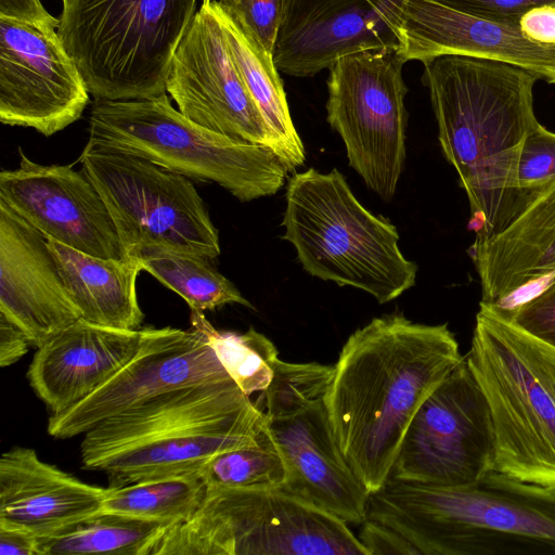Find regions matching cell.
<instances>
[{
  "label": "cell",
  "instance_id": "14",
  "mask_svg": "<svg viewBox=\"0 0 555 555\" xmlns=\"http://www.w3.org/2000/svg\"><path fill=\"white\" fill-rule=\"evenodd\" d=\"M89 90L56 27L0 16V120L50 137L78 120Z\"/></svg>",
  "mask_w": 555,
  "mask_h": 555
},
{
  "label": "cell",
  "instance_id": "7",
  "mask_svg": "<svg viewBox=\"0 0 555 555\" xmlns=\"http://www.w3.org/2000/svg\"><path fill=\"white\" fill-rule=\"evenodd\" d=\"M88 144L143 157L189 179L215 182L241 202L275 194L287 170L268 146L208 130L171 105L168 93L95 100Z\"/></svg>",
  "mask_w": 555,
  "mask_h": 555
},
{
  "label": "cell",
  "instance_id": "41",
  "mask_svg": "<svg viewBox=\"0 0 555 555\" xmlns=\"http://www.w3.org/2000/svg\"><path fill=\"white\" fill-rule=\"evenodd\" d=\"M212 0H202V3H207V2H210Z\"/></svg>",
  "mask_w": 555,
  "mask_h": 555
},
{
  "label": "cell",
  "instance_id": "30",
  "mask_svg": "<svg viewBox=\"0 0 555 555\" xmlns=\"http://www.w3.org/2000/svg\"><path fill=\"white\" fill-rule=\"evenodd\" d=\"M199 476L207 486L282 488L287 478L286 465L269 418L255 444L214 456Z\"/></svg>",
  "mask_w": 555,
  "mask_h": 555
},
{
  "label": "cell",
  "instance_id": "22",
  "mask_svg": "<svg viewBox=\"0 0 555 555\" xmlns=\"http://www.w3.org/2000/svg\"><path fill=\"white\" fill-rule=\"evenodd\" d=\"M106 492L29 448L14 447L0 457V525L47 535L101 513Z\"/></svg>",
  "mask_w": 555,
  "mask_h": 555
},
{
  "label": "cell",
  "instance_id": "23",
  "mask_svg": "<svg viewBox=\"0 0 555 555\" xmlns=\"http://www.w3.org/2000/svg\"><path fill=\"white\" fill-rule=\"evenodd\" d=\"M470 256L481 301L506 308L509 298L555 276V184L501 232L476 237Z\"/></svg>",
  "mask_w": 555,
  "mask_h": 555
},
{
  "label": "cell",
  "instance_id": "28",
  "mask_svg": "<svg viewBox=\"0 0 555 555\" xmlns=\"http://www.w3.org/2000/svg\"><path fill=\"white\" fill-rule=\"evenodd\" d=\"M206 485L199 475L150 479L107 488L102 511L166 526L190 519L198 508Z\"/></svg>",
  "mask_w": 555,
  "mask_h": 555
},
{
  "label": "cell",
  "instance_id": "9",
  "mask_svg": "<svg viewBox=\"0 0 555 555\" xmlns=\"http://www.w3.org/2000/svg\"><path fill=\"white\" fill-rule=\"evenodd\" d=\"M348 525L281 488L206 485L150 555H369Z\"/></svg>",
  "mask_w": 555,
  "mask_h": 555
},
{
  "label": "cell",
  "instance_id": "35",
  "mask_svg": "<svg viewBox=\"0 0 555 555\" xmlns=\"http://www.w3.org/2000/svg\"><path fill=\"white\" fill-rule=\"evenodd\" d=\"M453 10L503 23L519 25L528 11L544 7H555V0H434Z\"/></svg>",
  "mask_w": 555,
  "mask_h": 555
},
{
  "label": "cell",
  "instance_id": "24",
  "mask_svg": "<svg viewBox=\"0 0 555 555\" xmlns=\"http://www.w3.org/2000/svg\"><path fill=\"white\" fill-rule=\"evenodd\" d=\"M69 297L81 319L115 328L139 330L144 314L137 295L138 258L95 257L48 240Z\"/></svg>",
  "mask_w": 555,
  "mask_h": 555
},
{
  "label": "cell",
  "instance_id": "13",
  "mask_svg": "<svg viewBox=\"0 0 555 555\" xmlns=\"http://www.w3.org/2000/svg\"><path fill=\"white\" fill-rule=\"evenodd\" d=\"M143 332L138 351L116 374L78 403L51 414L50 436L85 435L104 420L164 393L232 379L199 328Z\"/></svg>",
  "mask_w": 555,
  "mask_h": 555
},
{
  "label": "cell",
  "instance_id": "32",
  "mask_svg": "<svg viewBox=\"0 0 555 555\" xmlns=\"http://www.w3.org/2000/svg\"><path fill=\"white\" fill-rule=\"evenodd\" d=\"M516 180L524 210L555 184V132L540 122L524 140Z\"/></svg>",
  "mask_w": 555,
  "mask_h": 555
},
{
  "label": "cell",
  "instance_id": "40",
  "mask_svg": "<svg viewBox=\"0 0 555 555\" xmlns=\"http://www.w3.org/2000/svg\"><path fill=\"white\" fill-rule=\"evenodd\" d=\"M0 555H40L37 535L20 528L0 525Z\"/></svg>",
  "mask_w": 555,
  "mask_h": 555
},
{
  "label": "cell",
  "instance_id": "6",
  "mask_svg": "<svg viewBox=\"0 0 555 555\" xmlns=\"http://www.w3.org/2000/svg\"><path fill=\"white\" fill-rule=\"evenodd\" d=\"M282 236L304 270L389 302L414 286L417 267L401 253L396 227L372 214L333 169L294 173L286 188Z\"/></svg>",
  "mask_w": 555,
  "mask_h": 555
},
{
  "label": "cell",
  "instance_id": "1",
  "mask_svg": "<svg viewBox=\"0 0 555 555\" xmlns=\"http://www.w3.org/2000/svg\"><path fill=\"white\" fill-rule=\"evenodd\" d=\"M463 359L448 324L401 313L374 318L348 337L324 402L334 439L369 494L389 479L416 412Z\"/></svg>",
  "mask_w": 555,
  "mask_h": 555
},
{
  "label": "cell",
  "instance_id": "4",
  "mask_svg": "<svg viewBox=\"0 0 555 555\" xmlns=\"http://www.w3.org/2000/svg\"><path fill=\"white\" fill-rule=\"evenodd\" d=\"M366 519L423 555H555V491L495 470L463 487L389 478Z\"/></svg>",
  "mask_w": 555,
  "mask_h": 555
},
{
  "label": "cell",
  "instance_id": "3",
  "mask_svg": "<svg viewBox=\"0 0 555 555\" xmlns=\"http://www.w3.org/2000/svg\"><path fill=\"white\" fill-rule=\"evenodd\" d=\"M267 414L232 379L181 388L111 416L80 444L112 488L199 475L214 456L258 441Z\"/></svg>",
  "mask_w": 555,
  "mask_h": 555
},
{
  "label": "cell",
  "instance_id": "20",
  "mask_svg": "<svg viewBox=\"0 0 555 555\" xmlns=\"http://www.w3.org/2000/svg\"><path fill=\"white\" fill-rule=\"evenodd\" d=\"M269 425L286 465L281 489L347 524L362 525L369 493L334 439L325 402L292 417L269 418Z\"/></svg>",
  "mask_w": 555,
  "mask_h": 555
},
{
  "label": "cell",
  "instance_id": "26",
  "mask_svg": "<svg viewBox=\"0 0 555 555\" xmlns=\"http://www.w3.org/2000/svg\"><path fill=\"white\" fill-rule=\"evenodd\" d=\"M169 526L112 513H99L60 531L37 535L40 555H150Z\"/></svg>",
  "mask_w": 555,
  "mask_h": 555
},
{
  "label": "cell",
  "instance_id": "12",
  "mask_svg": "<svg viewBox=\"0 0 555 555\" xmlns=\"http://www.w3.org/2000/svg\"><path fill=\"white\" fill-rule=\"evenodd\" d=\"M494 456L490 406L464 356L416 412L389 478L468 486L493 470Z\"/></svg>",
  "mask_w": 555,
  "mask_h": 555
},
{
  "label": "cell",
  "instance_id": "39",
  "mask_svg": "<svg viewBox=\"0 0 555 555\" xmlns=\"http://www.w3.org/2000/svg\"><path fill=\"white\" fill-rule=\"evenodd\" d=\"M29 346L25 333L0 313V366L17 362L27 353Z\"/></svg>",
  "mask_w": 555,
  "mask_h": 555
},
{
  "label": "cell",
  "instance_id": "15",
  "mask_svg": "<svg viewBox=\"0 0 555 555\" xmlns=\"http://www.w3.org/2000/svg\"><path fill=\"white\" fill-rule=\"evenodd\" d=\"M166 92L193 122L270 149L268 129L233 61L215 0L201 3L193 16L171 60Z\"/></svg>",
  "mask_w": 555,
  "mask_h": 555
},
{
  "label": "cell",
  "instance_id": "5",
  "mask_svg": "<svg viewBox=\"0 0 555 555\" xmlns=\"http://www.w3.org/2000/svg\"><path fill=\"white\" fill-rule=\"evenodd\" d=\"M465 358L490 406L493 470L555 491V348L480 301Z\"/></svg>",
  "mask_w": 555,
  "mask_h": 555
},
{
  "label": "cell",
  "instance_id": "31",
  "mask_svg": "<svg viewBox=\"0 0 555 555\" xmlns=\"http://www.w3.org/2000/svg\"><path fill=\"white\" fill-rule=\"evenodd\" d=\"M334 376V365L291 363L278 359L272 378L262 391L270 420L292 417L324 401Z\"/></svg>",
  "mask_w": 555,
  "mask_h": 555
},
{
  "label": "cell",
  "instance_id": "16",
  "mask_svg": "<svg viewBox=\"0 0 555 555\" xmlns=\"http://www.w3.org/2000/svg\"><path fill=\"white\" fill-rule=\"evenodd\" d=\"M18 151V167L0 172L1 202L47 240L95 257L131 258L104 199L81 170L40 165Z\"/></svg>",
  "mask_w": 555,
  "mask_h": 555
},
{
  "label": "cell",
  "instance_id": "8",
  "mask_svg": "<svg viewBox=\"0 0 555 555\" xmlns=\"http://www.w3.org/2000/svg\"><path fill=\"white\" fill-rule=\"evenodd\" d=\"M57 34L90 94L159 96L197 0H62Z\"/></svg>",
  "mask_w": 555,
  "mask_h": 555
},
{
  "label": "cell",
  "instance_id": "17",
  "mask_svg": "<svg viewBox=\"0 0 555 555\" xmlns=\"http://www.w3.org/2000/svg\"><path fill=\"white\" fill-rule=\"evenodd\" d=\"M404 0H289L272 57L295 77H311L340 57L367 49L399 48Z\"/></svg>",
  "mask_w": 555,
  "mask_h": 555
},
{
  "label": "cell",
  "instance_id": "38",
  "mask_svg": "<svg viewBox=\"0 0 555 555\" xmlns=\"http://www.w3.org/2000/svg\"><path fill=\"white\" fill-rule=\"evenodd\" d=\"M0 16L57 28L59 18L51 15L40 0H0Z\"/></svg>",
  "mask_w": 555,
  "mask_h": 555
},
{
  "label": "cell",
  "instance_id": "34",
  "mask_svg": "<svg viewBox=\"0 0 555 555\" xmlns=\"http://www.w3.org/2000/svg\"><path fill=\"white\" fill-rule=\"evenodd\" d=\"M496 307L525 333L555 348V276L542 291L509 309Z\"/></svg>",
  "mask_w": 555,
  "mask_h": 555
},
{
  "label": "cell",
  "instance_id": "2",
  "mask_svg": "<svg viewBox=\"0 0 555 555\" xmlns=\"http://www.w3.org/2000/svg\"><path fill=\"white\" fill-rule=\"evenodd\" d=\"M442 153L456 170L476 237L504 230L524 210L517 163L524 140L539 121L538 78L517 66L446 54L422 62Z\"/></svg>",
  "mask_w": 555,
  "mask_h": 555
},
{
  "label": "cell",
  "instance_id": "19",
  "mask_svg": "<svg viewBox=\"0 0 555 555\" xmlns=\"http://www.w3.org/2000/svg\"><path fill=\"white\" fill-rule=\"evenodd\" d=\"M0 313L35 348L81 319L48 240L1 201Z\"/></svg>",
  "mask_w": 555,
  "mask_h": 555
},
{
  "label": "cell",
  "instance_id": "10",
  "mask_svg": "<svg viewBox=\"0 0 555 555\" xmlns=\"http://www.w3.org/2000/svg\"><path fill=\"white\" fill-rule=\"evenodd\" d=\"M79 162L115 222L128 255L159 246L214 259L219 235L191 179L143 157L87 143Z\"/></svg>",
  "mask_w": 555,
  "mask_h": 555
},
{
  "label": "cell",
  "instance_id": "27",
  "mask_svg": "<svg viewBox=\"0 0 555 555\" xmlns=\"http://www.w3.org/2000/svg\"><path fill=\"white\" fill-rule=\"evenodd\" d=\"M130 257L138 258L144 271L181 296L191 311L214 310L228 304L254 309L233 283L204 256L144 246L134 249Z\"/></svg>",
  "mask_w": 555,
  "mask_h": 555
},
{
  "label": "cell",
  "instance_id": "25",
  "mask_svg": "<svg viewBox=\"0 0 555 555\" xmlns=\"http://www.w3.org/2000/svg\"><path fill=\"white\" fill-rule=\"evenodd\" d=\"M215 7L233 61L268 129L270 149L286 170L293 171L304 164L305 149L293 124L272 54L249 37L217 0Z\"/></svg>",
  "mask_w": 555,
  "mask_h": 555
},
{
  "label": "cell",
  "instance_id": "18",
  "mask_svg": "<svg viewBox=\"0 0 555 555\" xmlns=\"http://www.w3.org/2000/svg\"><path fill=\"white\" fill-rule=\"evenodd\" d=\"M406 61L454 54L507 63L555 85V43L526 37L519 25L473 16L434 0H404L398 23Z\"/></svg>",
  "mask_w": 555,
  "mask_h": 555
},
{
  "label": "cell",
  "instance_id": "36",
  "mask_svg": "<svg viewBox=\"0 0 555 555\" xmlns=\"http://www.w3.org/2000/svg\"><path fill=\"white\" fill-rule=\"evenodd\" d=\"M358 538L369 555L420 554L399 532L374 520L366 519L362 524Z\"/></svg>",
  "mask_w": 555,
  "mask_h": 555
},
{
  "label": "cell",
  "instance_id": "37",
  "mask_svg": "<svg viewBox=\"0 0 555 555\" xmlns=\"http://www.w3.org/2000/svg\"><path fill=\"white\" fill-rule=\"evenodd\" d=\"M519 28L533 41L555 43V7L544 5L528 11L521 16Z\"/></svg>",
  "mask_w": 555,
  "mask_h": 555
},
{
  "label": "cell",
  "instance_id": "21",
  "mask_svg": "<svg viewBox=\"0 0 555 555\" xmlns=\"http://www.w3.org/2000/svg\"><path fill=\"white\" fill-rule=\"evenodd\" d=\"M143 333L79 319L37 348L27 371L29 385L52 414L63 412L128 363Z\"/></svg>",
  "mask_w": 555,
  "mask_h": 555
},
{
  "label": "cell",
  "instance_id": "11",
  "mask_svg": "<svg viewBox=\"0 0 555 555\" xmlns=\"http://www.w3.org/2000/svg\"><path fill=\"white\" fill-rule=\"evenodd\" d=\"M405 62L399 48H379L345 55L328 68L326 119L349 165L384 201L395 195L405 160Z\"/></svg>",
  "mask_w": 555,
  "mask_h": 555
},
{
  "label": "cell",
  "instance_id": "29",
  "mask_svg": "<svg viewBox=\"0 0 555 555\" xmlns=\"http://www.w3.org/2000/svg\"><path fill=\"white\" fill-rule=\"evenodd\" d=\"M191 325L205 334L218 360L245 395L250 397L269 386L279 359L269 338L254 328L243 334L220 332L201 311H191Z\"/></svg>",
  "mask_w": 555,
  "mask_h": 555
},
{
  "label": "cell",
  "instance_id": "33",
  "mask_svg": "<svg viewBox=\"0 0 555 555\" xmlns=\"http://www.w3.org/2000/svg\"><path fill=\"white\" fill-rule=\"evenodd\" d=\"M289 0H218L242 29L272 54Z\"/></svg>",
  "mask_w": 555,
  "mask_h": 555
}]
</instances>
